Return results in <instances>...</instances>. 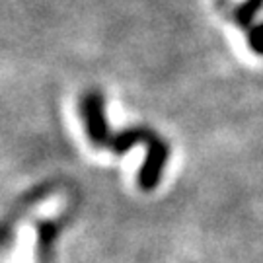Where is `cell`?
Segmentation results:
<instances>
[{
    "mask_svg": "<svg viewBox=\"0 0 263 263\" xmlns=\"http://www.w3.org/2000/svg\"><path fill=\"white\" fill-rule=\"evenodd\" d=\"M82 111L88 125V135L90 141L100 148H109L113 152L129 151L131 146L144 142L148 146V154L142 164L141 174H139V185L144 191H151L156 187V183L162 178V170L168 160V148L166 144L160 141L158 137H154L151 131L144 129H133L119 135H111L104 119V100L100 94H90L82 102Z\"/></svg>",
    "mask_w": 263,
    "mask_h": 263,
    "instance_id": "1",
    "label": "cell"
},
{
    "mask_svg": "<svg viewBox=\"0 0 263 263\" xmlns=\"http://www.w3.org/2000/svg\"><path fill=\"white\" fill-rule=\"evenodd\" d=\"M261 4L263 0H246L244 4L238 8V12H236V18L240 20L242 24H248L255 16V12L261 8Z\"/></svg>",
    "mask_w": 263,
    "mask_h": 263,
    "instance_id": "2",
    "label": "cell"
},
{
    "mask_svg": "<svg viewBox=\"0 0 263 263\" xmlns=\"http://www.w3.org/2000/svg\"><path fill=\"white\" fill-rule=\"evenodd\" d=\"M250 47L254 49L255 53H261L263 55V24L261 26H255L250 31Z\"/></svg>",
    "mask_w": 263,
    "mask_h": 263,
    "instance_id": "3",
    "label": "cell"
}]
</instances>
